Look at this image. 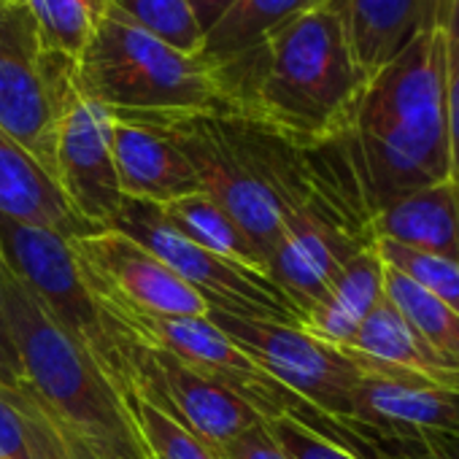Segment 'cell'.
I'll list each match as a JSON object with an SVG mask.
<instances>
[{
  "mask_svg": "<svg viewBox=\"0 0 459 459\" xmlns=\"http://www.w3.org/2000/svg\"><path fill=\"white\" fill-rule=\"evenodd\" d=\"M211 68L236 117L300 152L343 141L370 82L335 4Z\"/></svg>",
  "mask_w": 459,
  "mask_h": 459,
  "instance_id": "obj_1",
  "label": "cell"
},
{
  "mask_svg": "<svg viewBox=\"0 0 459 459\" xmlns=\"http://www.w3.org/2000/svg\"><path fill=\"white\" fill-rule=\"evenodd\" d=\"M338 149L368 216L394 197L448 178L443 28L416 33L370 76Z\"/></svg>",
  "mask_w": 459,
  "mask_h": 459,
  "instance_id": "obj_2",
  "label": "cell"
},
{
  "mask_svg": "<svg viewBox=\"0 0 459 459\" xmlns=\"http://www.w3.org/2000/svg\"><path fill=\"white\" fill-rule=\"evenodd\" d=\"M6 319L22 386L63 437L71 459H149L125 397L6 268Z\"/></svg>",
  "mask_w": 459,
  "mask_h": 459,
  "instance_id": "obj_3",
  "label": "cell"
},
{
  "mask_svg": "<svg viewBox=\"0 0 459 459\" xmlns=\"http://www.w3.org/2000/svg\"><path fill=\"white\" fill-rule=\"evenodd\" d=\"M76 90L117 119L236 117L213 68L146 33L114 4L74 65Z\"/></svg>",
  "mask_w": 459,
  "mask_h": 459,
  "instance_id": "obj_4",
  "label": "cell"
},
{
  "mask_svg": "<svg viewBox=\"0 0 459 459\" xmlns=\"http://www.w3.org/2000/svg\"><path fill=\"white\" fill-rule=\"evenodd\" d=\"M0 257L41 311L79 349H84L114 389L127 397L133 392L127 365L130 338L108 319L84 287L68 238L44 227L0 216Z\"/></svg>",
  "mask_w": 459,
  "mask_h": 459,
  "instance_id": "obj_5",
  "label": "cell"
},
{
  "mask_svg": "<svg viewBox=\"0 0 459 459\" xmlns=\"http://www.w3.org/2000/svg\"><path fill=\"white\" fill-rule=\"evenodd\" d=\"M74 60L44 47L22 0H0V130L57 181V119L74 92Z\"/></svg>",
  "mask_w": 459,
  "mask_h": 459,
  "instance_id": "obj_6",
  "label": "cell"
},
{
  "mask_svg": "<svg viewBox=\"0 0 459 459\" xmlns=\"http://www.w3.org/2000/svg\"><path fill=\"white\" fill-rule=\"evenodd\" d=\"M108 230L133 238L160 263H165L189 290H195L208 308L233 316L271 319L284 325H300L295 306L284 292L260 271L230 263L192 241L168 224L160 205L125 197Z\"/></svg>",
  "mask_w": 459,
  "mask_h": 459,
  "instance_id": "obj_7",
  "label": "cell"
},
{
  "mask_svg": "<svg viewBox=\"0 0 459 459\" xmlns=\"http://www.w3.org/2000/svg\"><path fill=\"white\" fill-rule=\"evenodd\" d=\"M208 319L292 397L349 432L351 397L362 373L341 349L316 341L298 325L233 316L213 308Z\"/></svg>",
  "mask_w": 459,
  "mask_h": 459,
  "instance_id": "obj_8",
  "label": "cell"
},
{
  "mask_svg": "<svg viewBox=\"0 0 459 459\" xmlns=\"http://www.w3.org/2000/svg\"><path fill=\"white\" fill-rule=\"evenodd\" d=\"M108 319L141 346L152 351H162L178 359L181 365H186L189 370L200 373L203 378H211L224 389L236 392L249 405H255L263 419L287 411L298 413V405H303L281 384H276L263 368H257L208 316L122 311V314H108Z\"/></svg>",
  "mask_w": 459,
  "mask_h": 459,
  "instance_id": "obj_9",
  "label": "cell"
},
{
  "mask_svg": "<svg viewBox=\"0 0 459 459\" xmlns=\"http://www.w3.org/2000/svg\"><path fill=\"white\" fill-rule=\"evenodd\" d=\"M71 252L84 287L106 314H178L208 316L205 300L165 263L117 230L71 238Z\"/></svg>",
  "mask_w": 459,
  "mask_h": 459,
  "instance_id": "obj_10",
  "label": "cell"
},
{
  "mask_svg": "<svg viewBox=\"0 0 459 459\" xmlns=\"http://www.w3.org/2000/svg\"><path fill=\"white\" fill-rule=\"evenodd\" d=\"M130 338V335H127ZM133 392L186 427L213 456L244 429L263 421L260 411L221 384L203 378L178 359L152 351L130 338L127 346Z\"/></svg>",
  "mask_w": 459,
  "mask_h": 459,
  "instance_id": "obj_11",
  "label": "cell"
},
{
  "mask_svg": "<svg viewBox=\"0 0 459 459\" xmlns=\"http://www.w3.org/2000/svg\"><path fill=\"white\" fill-rule=\"evenodd\" d=\"M111 135L114 117L74 87L57 119V184L71 208L92 227H106L125 200Z\"/></svg>",
  "mask_w": 459,
  "mask_h": 459,
  "instance_id": "obj_12",
  "label": "cell"
},
{
  "mask_svg": "<svg viewBox=\"0 0 459 459\" xmlns=\"http://www.w3.org/2000/svg\"><path fill=\"white\" fill-rule=\"evenodd\" d=\"M429 429L459 432L456 389L400 373L365 370L359 376L351 397V435L362 437L365 443L378 440V446H384L413 440Z\"/></svg>",
  "mask_w": 459,
  "mask_h": 459,
  "instance_id": "obj_13",
  "label": "cell"
},
{
  "mask_svg": "<svg viewBox=\"0 0 459 459\" xmlns=\"http://www.w3.org/2000/svg\"><path fill=\"white\" fill-rule=\"evenodd\" d=\"M111 152L122 197L165 205L203 192L189 160L154 127L114 117Z\"/></svg>",
  "mask_w": 459,
  "mask_h": 459,
  "instance_id": "obj_14",
  "label": "cell"
},
{
  "mask_svg": "<svg viewBox=\"0 0 459 459\" xmlns=\"http://www.w3.org/2000/svg\"><path fill=\"white\" fill-rule=\"evenodd\" d=\"M343 14L357 63L373 76L416 33L443 28L454 0H330Z\"/></svg>",
  "mask_w": 459,
  "mask_h": 459,
  "instance_id": "obj_15",
  "label": "cell"
},
{
  "mask_svg": "<svg viewBox=\"0 0 459 459\" xmlns=\"http://www.w3.org/2000/svg\"><path fill=\"white\" fill-rule=\"evenodd\" d=\"M373 241H392L405 249L459 263V186L446 178L370 213Z\"/></svg>",
  "mask_w": 459,
  "mask_h": 459,
  "instance_id": "obj_16",
  "label": "cell"
},
{
  "mask_svg": "<svg viewBox=\"0 0 459 459\" xmlns=\"http://www.w3.org/2000/svg\"><path fill=\"white\" fill-rule=\"evenodd\" d=\"M0 216L52 230L68 241L103 230L87 224L41 162L4 130H0Z\"/></svg>",
  "mask_w": 459,
  "mask_h": 459,
  "instance_id": "obj_17",
  "label": "cell"
},
{
  "mask_svg": "<svg viewBox=\"0 0 459 459\" xmlns=\"http://www.w3.org/2000/svg\"><path fill=\"white\" fill-rule=\"evenodd\" d=\"M362 373H400L459 392V373L451 370L386 300L368 314L351 341L341 349Z\"/></svg>",
  "mask_w": 459,
  "mask_h": 459,
  "instance_id": "obj_18",
  "label": "cell"
},
{
  "mask_svg": "<svg viewBox=\"0 0 459 459\" xmlns=\"http://www.w3.org/2000/svg\"><path fill=\"white\" fill-rule=\"evenodd\" d=\"M384 300V263L373 247L354 255L316 306L300 316V330L316 341L343 349L368 314Z\"/></svg>",
  "mask_w": 459,
  "mask_h": 459,
  "instance_id": "obj_19",
  "label": "cell"
},
{
  "mask_svg": "<svg viewBox=\"0 0 459 459\" xmlns=\"http://www.w3.org/2000/svg\"><path fill=\"white\" fill-rule=\"evenodd\" d=\"M327 4L330 0H236L205 33L200 57L208 65H221Z\"/></svg>",
  "mask_w": 459,
  "mask_h": 459,
  "instance_id": "obj_20",
  "label": "cell"
},
{
  "mask_svg": "<svg viewBox=\"0 0 459 459\" xmlns=\"http://www.w3.org/2000/svg\"><path fill=\"white\" fill-rule=\"evenodd\" d=\"M160 211L168 219V224L173 230H178L186 241H192L230 263H238L244 268L265 273V263L260 260V255L244 236V230L205 192H195V195L170 200V203L160 205Z\"/></svg>",
  "mask_w": 459,
  "mask_h": 459,
  "instance_id": "obj_21",
  "label": "cell"
},
{
  "mask_svg": "<svg viewBox=\"0 0 459 459\" xmlns=\"http://www.w3.org/2000/svg\"><path fill=\"white\" fill-rule=\"evenodd\" d=\"M384 295L421 335V341L451 370L459 373V314L386 265H384Z\"/></svg>",
  "mask_w": 459,
  "mask_h": 459,
  "instance_id": "obj_22",
  "label": "cell"
},
{
  "mask_svg": "<svg viewBox=\"0 0 459 459\" xmlns=\"http://www.w3.org/2000/svg\"><path fill=\"white\" fill-rule=\"evenodd\" d=\"M22 4L39 25L44 47L74 63L108 9V0H22Z\"/></svg>",
  "mask_w": 459,
  "mask_h": 459,
  "instance_id": "obj_23",
  "label": "cell"
},
{
  "mask_svg": "<svg viewBox=\"0 0 459 459\" xmlns=\"http://www.w3.org/2000/svg\"><path fill=\"white\" fill-rule=\"evenodd\" d=\"M135 25L184 55H200L205 33L186 0H108Z\"/></svg>",
  "mask_w": 459,
  "mask_h": 459,
  "instance_id": "obj_24",
  "label": "cell"
},
{
  "mask_svg": "<svg viewBox=\"0 0 459 459\" xmlns=\"http://www.w3.org/2000/svg\"><path fill=\"white\" fill-rule=\"evenodd\" d=\"M125 405L135 421L149 459H216L186 427H181L173 416H168L141 394L130 392L125 397Z\"/></svg>",
  "mask_w": 459,
  "mask_h": 459,
  "instance_id": "obj_25",
  "label": "cell"
},
{
  "mask_svg": "<svg viewBox=\"0 0 459 459\" xmlns=\"http://www.w3.org/2000/svg\"><path fill=\"white\" fill-rule=\"evenodd\" d=\"M376 252L386 268L403 273L405 279H411L424 292H429L432 298H437L459 314V263L405 249L392 241H376Z\"/></svg>",
  "mask_w": 459,
  "mask_h": 459,
  "instance_id": "obj_26",
  "label": "cell"
},
{
  "mask_svg": "<svg viewBox=\"0 0 459 459\" xmlns=\"http://www.w3.org/2000/svg\"><path fill=\"white\" fill-rule=\"evenodd\" d=\"M271 435L281 446L287 459H370L354 451L343 437H333L314 427L300 413H279L265 419Z\"/></svg>",
  "mask_w": 459,
  "mask_h": 459,
  "instance_id": "obj_27",
  "label": "cell"
},
{
  "mask_svg": "<svg viewBox=\"0 0 459 459\" xmlns=\"http://www.w3.org/2000/svg\"><path fill=\"white\" fill-rule=\"evenodd\" d=\"M446 30V119H448V178L459 186V0L451 4Z\"/></svg>",
  "mask_w": 459,
  "mask_h": 459,
  "instance_id": "obj_28",
  "label": "cell"
},
{
  "mask_svg": "<svg viewBox=\"0 0 459 459\" xmlns=\"http://www.w3.org/2000/svg\"><path fill=\"white\" fill-rule=\"evenodd\" d=\"M6 397L14 403V408L20 411L22 416V424H25V440H28V451H30V459H71L63 437L55 432V427L47 421L44 411L36 405V400L28 394L25 386H17V389H4Z\"/></svg>",
  "mask_w": 459,
  "mask_h": 459,
  "instance_id": "obj_29",
  "label": "cell"
},
{
  "mask_svg": "<svg viewBox=\"0 0 459 459\" xmlns=\"http://www.w3.org/2000/svg\"><path fill=\"white\" fill-rule=\"evenodd\" d=\"M373 454L403 456V459H459V432L429 429L413 440L376 446Z\"/></svg>",
  "mask_w": 459,
  "mask_h": 459,
  "instance_id": "obj_30",
  "label": "cell"
},
{
  "mask_svg": "<svg viewBox=\"0 0 459 459\" xmlns=\"http://www.w3.org/2000/svg\"><path fill=\"white\" fill-rule=\"evenodd\" d=\"M216 459H287V456L263 419L255 427L236 435L230 443H224Z\"/></svg>",
  "mask_w": 459,
  "mask_h": 459,
  "instance_id": "obj_31",
  "label": "cell"
},
{
  "mask_svg": "<svg viewBox=\"0 0 459 459\" xmlns=\"http://www.w3.org/2000/svg\"><path fill=\"white\" fill-rule=\"evenodd\" d=\"M0 459H30L22 416L4 389H0Z\"/></svg>",
  "mask_w": 459,
  "mask_h": 459,
  "instance_id": "obj_32",
  "label": "cell"
},
{
  "mask_svg": "<svg viewBox=\"0 0 459 459\" xmlns=\"http://www.w3.org/2000/svg\"><path fill=\"white\" fill-rule=\"evenodd\" d=\"M186 4L195 14L197 25L203 28V33H208L224 17V12L236 4V0H186Z\"/></svg>",
  "mask_w": 459,
  "mask_h": 459,
  "instance_id": "obj_33",
  "label": "cell"
},
{
  "mask_svg": "<svg viewBox=\"0 0 459 459\" xmlns=\"http://www.w3.org/2000/svg\"><path fill=\"white\" fill-rule=\"evenodd\" d=\"M4 279H6V263H4V257H0V351H4L9 357V362L22 373L20 357H17L14 341H12V330H9V319H6V290H4Z\"/></svg>",
  "mask_w": 459,
  "mask_h": 459,
  "instance_id": "obj_34",
  "label": "cell"
},
{
  "mask_svg": "<svg viewBox=\"0 0 459 459\" xmlns=\"http://www.w3.org/2000/svg\"><path fill=\"white\" fill-rule=\"evenodd\" d=\"M17 386H22V373L0 351V389H17Z\"/></svg>",
  "mask_w": 459,
  "mask_h": 459,
  "instance_id": "obj_35",
  "label": "cell"
},
{
  "mask_svg": "<svg viewBox=\"0 0 459 459\" xmlns=\"http://www.w3.org/2000/svg\"><path fill=\"white\" fill-rule=\"evenodd\" d=\"M373 459H403V456H384V454H373Z\"/></svg>",
  "mask_w": 459,
  "mask_h": 459,
  "instance_id": "obj_36",
  "label": "cell"
}]
</instances>
